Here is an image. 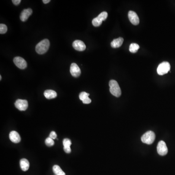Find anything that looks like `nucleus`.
I'll use <instances>...</instances> for the list:
<instances>
[{
  "mask_svg": "<svg viewBox=\"0 0 175 175\" xmlns=\"http://www.w3.org/2000/svg\"><path fill=\"white\" fill-rule=\"evenodd\" d=\"M50 46V41L48 39L41 41L36 46V51L38 54L42 55L48 51Z\"/></svg>",
  "mask_w": 175,
  "mask_h": 175,
  "instance_id": "nucleus-1",
  "label": "nucleus"
},
{
  "mask_svg": "<svg viewBox=\"0 0 175 175\" xmlns=\"http://www.w3.org/2000/svg\"><path fill=\"white\" fill-rule=\"evenodd\" d=\"M109 91L113 95L117 97L121 96V90L116 81L111 80L109 82Z\"/></svg>",
  "mask_w": 175,
  "mask_h": 175,
  "instance_id": "nucleus-2",
  "label": "nucleus"
},
{
  "mask_svg": "<svg viewBox=\"0 0 175 175\" xmlns=\"http://www.w3.org/2000/svg\"><path fill=\"white\" fill-rule=\"evenodd\" d=\"M155 134L152 131H148L145 133L141 137V141L144 144H151L154 141Z\"/></svg>",
  "mask_w": 175,
  "mask_h": 175,
  "instance_id": "nucleus-3",
  "label": "nucleus"
},
{
  "mask_svg": "<svg viewBox=\"0 0 175 175\" xmlns=\"http://www.w3.org/2000/svg\"><path fill=\"white\" fill-rule=\"evenodd\" d=\"M170 64L168 62L164 61L159 64L157 68V73L160 76H163L167 74L170 70Z\"/></svg>",
  "mask_w": 175,
  "mask_h": 175,
  "instance_id": "nucleus-4",
  "label": "nucleus"
},
{
  "mask_svg": "<svg viewBox=\"0 0 175 175\" xmlns=\"http://www.w3.org/2000/svg\"><path fill=\"white\" fill-rule=\"evenodd\" d=\"M108 13L106 11L102 12L96 18H95L92 20V23L95 27H98L100 26L102 24V22L106 20L108 17Z\"/></svg>",
  "mask_w": 175,
  "mask_h": 175,
  "instance_id": "nucleus-5",
  "label": "nucleus"
},
{
  "mask_svg": "<svg viewBox=\"0 0 175 175\" xmlns=\"http://www.w3.org/2000/svg\"><path fill=\"white\" fill-rule=\"evenodd\" d=\"M157 152L160 156H165L168 153V148L166 144L163 141H159L157 146Z\"/></svg>",
  "mask_w": 175,
  "mask_h": 175,
  "instance_id": "nucleus-6",
  "label": "nucleus"
},
{
  "mask_svg": "<svg viewBox=\"0 0 175 175\" xmlns=\"http://www.w3.org/2000/svg\"><path fill=\"white\" fill-rule=\"evenodd\" d=\"M15 106L17 109L20 111H24L27 109L28 106V103L26 100L18 99L15 103Z\"/></svg>",
  "mask_w": 175,
  "mask_h": 175,
  "instance_id": "nucleus-7",
  "label": "nucleus"
},
{
  "mask_svg": "<svg viewBox=\"0 0 175 175\" xmlns=\"http://www.w3.org/2000/svg\"><path fill=\"white\" fill-rule=\"evenodd\" d=\"M13 62L16 66L20 69H24L27 67L26 61L21 57H15L13 60Z\"/></svg>",
  "mask_w": 175,
  "mask_h": 175,
  "instance_id": "nucleus-8",
  "label": "nucleus"
},
{
  "mask_svg": "<svg viewBox=\"0 0 175 175\" xmlns=\"http://www.w3.org/2000/svg\"><path fill=\"white\" fill-rule=\"evenodd\" d=\"M70 73L74 77H77L81 74V70L77 64L73 63H71L70 67Z\"/></svg>",
  "mask_w": 175,
  "mask_h": 175,
  "instance_id": "nucleus-9",
  "label": "nucleus"
},
{
  "mask_svg": "<svg viewBox=\"0 0 175 175\" xmlns=\"http://www.w3.org/2000/svg\"><path fill=\"white\" fill-rule=\"evenodd\" d=\"M128 19L131 23L134 25L139 24L140 22V20L137 14L133 11H130L128 12Z\"/></svg>",
  "mask_w": 175,
  "mask_h": 175,
  "instance_id": "nucleus-10",
  "label": "nucleus"
},
{
  "mask_svg": "<svg viewBox=\"0 0 175 175\" xmlns=\"http://www.w3.org/2000/svg\"><path fill=\"white\" fill-rule=\"evenodd\" d=\"M73 46L74 49L78 51H83L86 49V45L82 41L76 40L73 43Z\"/></svg>",
  "mask_w": 175,
  "mask_h": 175,
  "instance_id": "nucleus-11",
  "label": "nucleus"
},
{
  "mask_svg": "<svg viewBox=\"0 0 175 175\" xmlns=\"http://www.w3.org/2000/svg\"><path fill=\"white\" fill-rule=\"evenodd\" d=\"M32 10L31 8L25 9L20 14V19L22 22H25L32 14Z\"/></svg>",
  "mask_w": 175,
  "mask_h": 175,
  "instance_id": "nucleus-12",
  "label": "nucleus"
},
{
  "mask_svg": "<svg viewBox=\"0 0 175 175\" xmlns=\"http://www.w3.org/2000/svg\"><path fill=\"white\" fill-rule=\"evenodd\" d=\"M9 139L12 142L16 144L20 143L21 140L20 136L16 131H12L9 133Z\"/></svg>",
  "mask_w": 175,
  "mask_h": 175,
  "instance_id": "nucleus-13",
  "label": "nucleus"
},
{
  "mask_svg": "<svg viewBox=\"0 0 175 175\" xmlns=\"http://www.w3.org/2000/svg\"><path fill=\"white\" fill-rule=\"evenodd\" d=\"M89 95H90L89 93H87L86 92H81L79 94V99L83 102V103L88 104L92 102L91 99L89 97Z\"/></svg>",
  "mask_w": 175,
  "mask_h": 175,
  "instance_id": "nucleus-14",
  "label": "nucleus"
},
{
  "mask_svg": "<svg viewBox=\"0 0 175 175\" xmlns=\"http://www.w3.org/2000/svg\"><path fill=\"white\" fill-rule=\"evenodd\" d=\"M63 144L64 146V151L67 153H71V141L69 139H64L63 141Z\"/></svg>",
  "mask_w": 175,
  "mask_h": 175,
  "instance_id": "nucleus-15",
  "label": "nucleus"
},
{
  "mask_svg": "<svg viewBox=\"0 0 175 175\" xmlns=\"http://www.w3.org/2000/svg\"><path fill=\"white\" fill-rule=\"evenodd\" d=\"M124 41L123 38L120 37V38L114 39L112 42H111V46L112 48H119L122 45Z\"/></svg>",
  "mask_w": 175,
  "mask_h": 175,
  "instance_id": "nucleus-16",
  "label": "nucleus"
},
{
  "mask_svg": "<svg viewBox=\"0 0 175 175\" xmlns=\"http://www.w3.org/2000/svg\"><path fill=\"white\" fill-rule=\"evenodd\" d=\"M44 95L47 99H53L57 97V93L55 90H45V92H44Z\"/></svg>",
  "mask_w": 175,
  "mask_h": 175,
  "instance_id": "nucleus-17",
  "label": "nucleus"
},
{
  "mask_svg": "<svg viewBox=\"0 0 175 175\" xmlns=\"http://www.w3.org/2000/svg\"><path fill=\"white\" fill-rule=\"evenodd\" d=\"M20 164L21 169L23 171H26L29 169L30 163L27 159H22V160H20Z\"/></svg>",
  "mask_w": 175,
  "mask_h": 175,
  "instance_id": "nucleus-18",
  "label": "nucleus"
},
{
  "mask_svg": "<svg viewBox=\"0 0 175 175\" xmlns=\"http://www.w3.org/2000/svg\"><path fill=\"white\" fill-rule=\"evenodd\" d=\"M52 170L55 175H66L61 168L57 165H55L52 167Z\"/></svg>",
  "mask_w": 175,
  "mask_h": 175,
  "instance_id": "nucleus-19",
  "label": "nucleus"
},
{
  "mask_svg": "<svg viewBox=\"0 0 175 175\" xmlns=\"http://www.w3.org/2000/svg\"><path fill=\"white\" fill-rule=\"evenodd\" d=\"M140 48V46L138 44L136 43H131L130 45V51L132 53H135L137 52L139 49Z\"/></svg>",
  "mask_w": 175,
  "mask_h": 175,
  "instance_id": "nucleus-20",
  "label": "nucleus"
},
{
  "mask_svg": "<svg viewBox=\"0 0 175 175\" xmlns=\"http://www.w3.org/2000/svg\"><path fill=\"white\" fill-rule=\"evenodd\" d=\"M45 143L46 145L48 146H54V144H55L53 139L51 138L50 137H48L45 140Z\"/></svg>",
  "mask_w": 175,
  "mask_h": 175,
  "instance_id": "nucleus-21",
  "label": "nucleus"
},
{
  "mask_svg": "<svg viewBox=\"0 0 175 175\" xmlns=\"http://www.w3.org/2000/svg\"><path fill=\"white\" fill-rule=\"evenodd\" d=\"M7 27L6 25L4 24H0V33L1 34L6 33L7 32Z\"/></svg>",
  "mask_w": 175,
  "mask_h": 175,
  "instance_id": "nucleus-22",
  "label": "nucleus"
},
{
  "mask_svg": "<svg viewBox=\"0 0 175 175\" xmlns=\"http://www.w3.org/2000/svg\"><path fill=\"white\" fill-rule=\"evenodd\" d=\"M49 137H50L52 139H55L57 138V133L55 131H52L50 133V134Z\"/></svg>",
  "mask_w": 175,
  "mask_h": 175,
  "instance_id": "nucleus-23",
  "label": "nucleus"
},
{
  "mask_svg": "<svg viewBox=\"0 0 175 175\" xmlns=\"http://www.w3.org/2000/svg\"><path fill=\"white\" fill-rule=\"evenodd\" d=\"M12 2H13V4H14L16 6H18L20 4L21 1L20 0H13Z\"/></svg>",
  "mask_w": 175,
  "mask_h": 175,
  "instance_id": "nucleus-24",
  "label": "nucleus"
},
{
  "mask_svg": "<svg viewBox=\"0 0 175 175\" xmlns=\"http://www.w3.org/2000/svg\"><path fill=\"white\" fill-rule=\"evenodd\" d=\"M42 1L43 2L44 4H46L49 3L50 1V0H43Z\"/></svg>",
  "mask_w": 175,
  "mask_h": 175,
  "instance_id": "nucleus-25",
  "label": "nucleus"
},
{
  "mask_svg": "<svg viewBox=\"0 0 175 175\" xmlns=\"http://www.w3.org/2000/svg\"><path fill=\"white\" fill-rule=\"evenodd\" d=\"M1 80V76H0V80Z\"/></svg>",
  "mask_w": 175,
  "mask_h": 175,
  "instance_id": "nucleus-26",
  "label": "nucleus"
}]
</instances>
